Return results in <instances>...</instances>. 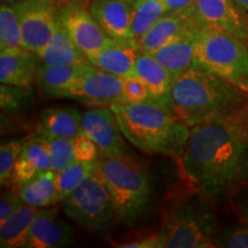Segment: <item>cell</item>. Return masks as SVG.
Instances as JSON below:
<instances>
[{
  "label": "cell",
  "instance_id": "cell-6",
  "mask_svg": "<svg viewBox=\"0 0 248 248\" xmlns=\"http://www.w3.org/2000/svg\"><path fill=\"white\" fill-rule=\"evenodd\" d=\"M194 63L248 92V46L244 40L199 28Z\"/></svg>",
  "mask_w": 248,
  "mask_h": 248
},
{
  "label": "cell",
  "instance_id": "cell-32",
  "mask_svg": "<svg viewBox=\"0 0 248 248\" xmlns=\"http://www.w3.org/2000/svg\"><path fill=\"white\" fill-rule=\"evenodd\" d=\"M75 160L83 162H97L100 157V151L94 141L88 136L80 135L74 139Z\"/></svg>",
  "mask_w": 248,
  "mask_h": 248
},
{
  "label": "cell",
  "instance_id": "cell-5",
  "mask_svg": "<svg viewBox=\"0 0 248 248\" xmlns=\"http://www.w3.org/2000/svg\"><path fill=\"white\" fill-rule=\"evenodd\" d=\"M206 199L188 188L169 201L160 231L163 248L216 247L215 218Z\"/></svg>",
  "mask_w": 248,
  "mask_h": 248
},
{
  "label": "cell",
  "instance_id": "cell-39",
  "mask_svg": "<svg viewBox=\"0 0 248 248\" xmlns=\"http://www.w3.org/2000/svg\"><path fill=\"white\" fill-rule=\"evenodd\" d=\"M234 1L244 12H248V0H234Z\"/></svg>",
  "mask_w": 248,
  "mask_h": 248
},
{
  "label": "cell",
  "instance_id": "cell-7",
  "mask_svg": "<svg viewBox=\"0 0 248 248\" xmlns=\"http://www.w3.org/2000/svg\"><path fill=\"white\" fill-rule=\"evenodd\" d=\"M61 202L68 218L89 233L106 234L117 222L109 192L95 169Z\"/></svg>",
  "mask_w": 248,
  "mask_h": 248
},
{
  "label": "cell",
  "instance_id": "cell-11",
  "mask_svg": "<svg viewBox=\"0 0 248 248\" xmlns=\"http://www.w3.org/2000/svg\"><path fill=\"white\" fill-rule=\"evenodd\" d=\"M193 18L198 28L229 33L248 44V16L234 0H195Z\"/></svg>",
  "mask_w": 248,
  "mask_h": 248
},
{
  "label": "cell",
  "instance_id": "cell-15",
  "mask_svg": "<svg viewBox=\"0 0 248 248\" xmlns=\"http://www.w3.org/2000/svg\"><path fill=\"white\" fill-rule=\"evenodd\" d=\"M140 53L142 51L136 39L109 38L104 47L90 59V62L99 69L121 78H128Z\"/></svg>",
  "mask_w": 248,
  "mask_h": 248
},
{
  "label": "cell",
  "instance_id": "cell-26",
  "mask_svg": "<svg viewBox=\"0 0 248 248\" xmlns=\"http://www.w3.org/2000/svg\"><path fill=\"white\" fill-rule=\"evenodd\" d=\"M95 162L74 160L60 171H57V200L61 202L71 192L94 172Z\"/></svg>",
  "mask_w": 248,
  "mask_h": 248
},
{
  "label": "cell",
  "instance_id": "cell-1",
  "mask_svg": "<svg viewBox=\"0 0 248 248\" xmlns=\"http://www.w3.org/2000/svg\"><path fill=\"white\" fill-rule=\"evenodd\" d=\"M241 110L190 128L179 170L186 186L203 197L226 194L248 170V136Z\"/></svg>",
  "mask_w": 248,
  "mask_h": 248
},
{
  "label": "cell",
  "instance_id": "cell-2",
  "mask_svg": "<svg viewBox=\"0 0 248 248\" xmlns=\"http://www.w3.org/2000/svg\"><path fill=\"white\" fill-rule=\"evenodd\" d=\"M248 105V92L193 63L173 80L172 111L188 128L232 116Z\"/></svg>",
  "mask_w": 248,
  "mask_h": 248
},
{
  "label": "cell",
  "instance_id": "cell-27",
  "mask_svg": "<svg viewBox=\"0 0 248 248\" xmlns=\"http://www.w3.org/2000/svg\"><path fill=\"white\" fill-rule=\"evenodd\" d=\"M22 46V30L17 12L13 5L0 7V49Z\"/></svg>",
  "mask_w": 248,
  "mask_h": 248
},
{
  "label": "cell",
  "instance_id": "cell-24",
  "mask_svg": "<svg viewBox=\"0 0 248 248\" xmlns=\"http://www.w3.org/2000/svg\"><path fill=\"white\" fill-rule=\"evenodd\" d=\"M16 191L23 202L30 206L43 208L58 203L57 200V172L46 170L26 184L18 186Z\"/></svg>",
  "mask_w": 248,
  "mask_h": 248
},
{
  "label": "cell",
  "instance_id": "cell-3",
  "mask_svg": "<svg viewBox=\"0 0 248 248\" xmlns=\"http://www.w3.org/2000/svg\"><path fill=\"white\" fill-rule=\"evenodd\" d=\"M109 109L119 121L124 137L137 150L176 160L182 156L190 128L173 113L155 102H115Z\"/></svg>",
  "mask_w": 248,
  "mask_h": 248
},
{
  "label": "cell",
  "instance_id": "cell-20",
  "mask_svg": "<svg viewBox=\"0 0 248 248\" xmlns=\"http://www.w3.org/2000/svg\"><path fill=\"white\" fill-rule=\"evenodd\" d=\"M82 115L73 107H51L40 114L35 135L75 139L82 135Z\"/></svg>",
  "mask_w": 248,
  "mask_h": 248
},
{
  "label": "cell",
  "instance_id": "cell-30",
  "mask_svg": "<svg viewBox=\"0 0 248 248\" xmlns=\"http://www.w3.org/2000/svg\"><path fill=\"white\" fill-rule=\"evenodd\" d=\"M31 95V90L21 86L1 84L0 88V104L1 109L15 111L21 109L27 104Z\"/></svg>",
  "mask_w": 248,
  "mask_h": 248
},
{
  "label": "cell",
  "instance_id": "cell-18",
  "mask_svg": "<svg viewBox=\"0 0 248 248\" xmlns=\"http://www.w3.org/2000/svg\"><path fill=\"white\" fill-rule=\"evenodd\" d=\"M192 28H198L193 18V9L183 13H167L157 20L137 42L144 53L152 54L170 40Z\"/></svg>",
  "mask_w": 248,
  "mask_h": 248
},
{
  "label": "cell",
  "instance_id": "cell-4",
  "mask_svg": "<svg viewBox=\"0 0 248 248\" xmlns=\"http://www.w3.org/2000/svg\"><path fill=\"white\" fill-rule=\"evenodd\" d=\"M95 172L109 192L117 222L132 225L146 214L152 200L147 169L131 154L100 156Z\"/></svg>",
  "mask_w": 248,
  "mask_h": 248
},
{
  "label": "cell",
  "instance_id": "cell-31",
  "mask_svg": "<svg viewBox=\"0 0 248 248\" xmlns=\"http://www.w3.org/2000/svg\"><path fill=\"white\" fill-rule=\"evenodd\" d=\"M123 97L126 102H153L144 80L133 76L124 78Z\"/></svg>",
  "mask_w": 248,
  "mask_h": 248
},
{
  "label": "cell",
  "instance_id": "cell-25",
  "mask_svg": "<svg viewBox=\"0 0 248 248\" xmlns=\"http://www.w3.org/2000/svg\"><path fill=\"white\" fill-rule=\"evenodd\" d=\"M166 14L167 9L163 0H132L130 38L138 40Z\"/></svg>",
  "mask_w": 248,
  "mask_h": 248
},
{
  "label": "cell",
  "instance_id": "cell-13",
  "mask_svg": "<svg viewBox=\"0 0 248 248\" xmlns=\"http://www.w3.org/2000/svg\"><path fill=\"white\" fill-rule=\"evenodd\" d=\"M75 243V231L69 223L58 217V208H38L24 248H59Z\"/></svg>",
  "mask_w": 248,
  "mask_h": 248
},
{
  "label": "cell",
  "instance_id": "cell-21",
  "mask_svg": "<svg viewBox=\"0 0 248 248\" xmlns=\"http://www.w3.org/2000/svg\"><path fill=\"white\" fill-rule=\"evenodd\" d=\"M85 63L75 66H51L40 62L37 70L36 84L45 97L67 99L68 90L79 75Z\"/></svg>",
  "mask_w": 248,
  "mask_h": 248
},
{
  "label": "cell",
  "instance_id": "cell-36",
  "mask_svg": "<svg viewBox=\"0 0 248 248\" xmlns=\"http://www.w3.org/2000/svg\"><path fill=\"white\" fill-rule=\"evenodd\" d=\"M195 0H163L167 13H178L188 12L193 9Z\"/></svg>",
  "mask_w": 248,
  "mask_h": 248
},
{
  "label": "cell",
  "instance_id": "cell-23",
  "mask_svg": "<svg viewBox=\"0 0 248 248\" xmlns=\"http://www.w3.org/2000/svg\"><path fill=\"white\" fill-rule=\"evenodd\" d=\"M38 208L23 203L5 222L0 223V247L18 248L27 244Z\"/></svg>",
  "mask_w": 248,
  "mask_h": 248
},
{
  "label": "cell",
  "instance_id": "cell-8",
  "mask_svg": "<svg viewBox=\"0 0 248 248\" xmlns=\"http://www.w3.org/2000/svg\"><path fill=\"white\" fill-rule=\"evenodd\" d=\"M13 6L22 30V46L39 55L55 31L59 0H20Z\"/></svg>",
  "mask_w": 248,
  "mask_h": 248
},
{
  "label": "cell",
  "instance_id": "cell-17",
  "mask_svg": "<svg viewBox=\"0 0 248 248\" xmlns=\"http://www.w3.org/2000/svg\"><path fill=\"white\" fill-rule=\"evenodd\" d=\"M89 9L105 33L113 39L130 38L132 1L91 0Z\"/></svg>",
  "mask_w": 248,
  "mask_h": 248
},
{
  "label": "cell",
  "instance_id": "cell-34",
  "mask_svg": "<svg viewBox=\"0 0 248 248\" xmlns=\"http://www.w3.org/2000/svg\"><path fill=\"white\" fill-rule=\"evenodd\" d=\"M215 245L216 247L248 248V225L221 234L218 239H215Z\"/></svg>",
  "mask_w": 248,
  "mask_h": 248
},
{
  "label": "cell",
  "instance_id": "cell-19",
  "mask_svg": "<svg viewBox=\"0 0 248 248\" xmlns=\"http://www.w3.org/2000/svg\"><path fill=\"white\" fill-rule=\"evenodd\" d=\"M199 28H192L170 40L151 55L169 71L173 79L194 63Z\"/></svg>",
  "mask_w": 248,
  "mask_h": 248
},
{
  "label": "cell",
  "instance_id": "cell-14",
  "mask_svg": "<svg viewBox=\"0 0 248 248\" xmlns=\"http://www.w3.org/2000/svg\"><path fill=\"white\" fill-rule=\"evenodd\" d=\"M40 62L38 55L23 46L0 49V82L31 90Z\"/></svg>",
  "mask_w": 248,
  "mask_h": 248
},
{
  "label": "cell",
  "instance_id": "cell-40",
  "mask_svg": "<svg viewBox=\"0 0 248 248\" xmlns=\"http://www.w3.org/2000/svg\"><path fill=\"white\" fill-rule=\"evenodd\" d=\"M20 1V0H1V4H9V5H13L15 2Z\"/></svg>",
  "mask_w": 248,
  "mask_h": 248
},
{
  "label": "cell",
  "instance_id": "cell-10",
  "mask_svg": "<svg viewBox=\"0 0 248 248\" xmlns=\"http://www.w3.org/2000/svg\"><path fill=\"white\" fill-rule=\"evenodd\" d=\"M59 17L68 35L90 61L109 40L88 8L85 0H64L59 4Z\"/></svg>",
  "mask_w": 248,
  "mask_h": 248
},
{
  "label": "cell",
  "instance_id": "cell-16",
  "mask_svg": "<svg viewBox=\"0 0 248 248\" xmlns=\"http://www.w3.org/2000/svg\"><path fill=\"white\" fill-rule=\"evenodd\" d=\"M138 77L142 79L150 90L152 101L157 104L170 113L171 106V90L173 77L159 61L148 53H140L130 77Z\"/></svg>",
  "mask_w": 248,
  "mask_h": 248
},
{
  "label": "cell",
  "instance_id": "cell-33",
  "mask_svg": "<svg viewBox=\"0 0 248 248\" xmlns=\"http://www.w3.org/2000/svg\"><path fill=\"white\" fill-rule=\"evenodd\" d=\"M114 247L119 248H163V241L160 232H152V233H142L135 238L123 241L113 243Z\"/></svg>",
  "mask_w": 248,
  "mask_h": 248
},
{
  "label": "cell",
  "instance_id": "cell-35",
  "mask_svg": "<svg viewBox=\"0 0 248 248\" xmlns=\"http://www.w3.org/2000/svg\"><path fill=\"white\" fill-rule=\"evenodd\" d=\"M24 202L17 191H6L0 199V223L5 222Z\"/></svg>",
  "mask_w": 248,
  "mask_h": 248
},
{
  "label": "cell",
  "instance_id": "cell-9",
  "mask_svg": "<svg viewBox=\"0 0 248 248\" xmlns=\"http://www.w3.org/2000/svg\"><path fill=\"white\" fill-rule=\"evenodd\" d=\"M124 78L113 75L88 62L68 90L67 99L90 107H108L124 101Z\"/></svg>",
  "mask_w": 248,
  "mask_h": 248
},
{
  "label": "cell",
  "instance_id": "cell-38",
  "mask_svg": "<svg viewBox=\"0 0 248 248\" xmlns=\"http://www.w3.org/2000/svg\"><path fill=\"white\" fill-rule=\"evenodd\" d=\"M241 117H243L244 124H245V129H246L247 136H248V105L246 107L241 110Z\"/></svg>",
  "mask_w": 248,
  "mask_h": 248
},
{
  "label": "cell",
  "instance_id": "cell-28",
  "mask_svg": "<svg viewBox=\"0 0 248 248\" xmlns=\"http://www.w3.org/2000/svg\"><path fill=\"white\" fill-rule=\"evenodd\" d=\"M39 136V135H37ZM47 147L49 159H51V170L60 171L67 164L75 160V148L74 139L53 137V136H39Z\"/></svg>",
  "mask_w": 248,
  "mask_h": 248
},
{
  "label": "cell",
  "instance_id": "cell-42",
  "mask_svg": "<svg viewBox=\"0 0 248 248\" xmlns=\"http://www.w3.org/2000/svg\"><path fill=\"white\" fill-rule=\"evenodd\" d=\"M129 1H132V0H129Z\"/></svg>",
  "mask_w": 248,
  "mask_h": 248
},
{
  "label": "cell",
  "instance_id": "cell-29",
  "mask_svg": "<svg viewBox=\"0 0 248 248\" xmlns=\"http://www.w3.org/2000/svg\"><path fill=\"white\" fill-rule=\"evenodd\" d=\"M27 139L2 141L0 147V183L1 187L14 186V167Z\"/></svg>",
  "mask_w": 248,
  "mask_h": 248
},
{
  "label": "cell",
  "instance_id": "cell-41",
  "mask_svg": "<svg viewBox=\"0 0 248 248\" xmlns=\"http://www.w3.org/2000/svg\"><path fill=\"white\" fill-rule=\"evenodd\" d=\"M62 1H64V0H59V4H60V2H62Z\"/></svg>",
  "mask_w": 248,
  "mask_h": 248
},
{
  "label": "cell",
  "instance_id": "cell-12",
  "mask_svg": "<svg viewBox=\"0 0 248 248\" xmlns=\"http://www.w3.org/2000/svg\"><path fill=\"white\" fill-rule=\"evenodd\" d=\"M82 135L97 144L100 156L130 154L126 138L116 116L108 107H92L82 115Z\"/></svg>",
  "mask_w": 248,
  "mask_h": 248
},
{
  "label": "cell",
  "instance_id": "cell-22",
  "mask_svg": "<svg viewBox=\"0 0 248 248\" xmlns=\"http://www.w3.org/2000/svg\"><path fill=\"white\" fill-rule=\"evenodd\" d=\"M38 57L43 63L51 66H75L89 62L88 59L71 40L68 32L58 17L55 31L48 44Z\"/></svg>",
  "mask_w": 248,
  "mask_h": 248
},
{
  "label": "cell",
  "instance_id": "cell-37",
  "mask_svg": "<svg viewBox=\"0 0 248 248\" xmlns=\"http://www.w3.org/2000/svg\"><path fill=\"white\" fill-rule=\"evenodd\" d=\"M240 216L245 222V224L248 225V198L240 206Z\"/></svg>",
  "mask_w": 248,
  "mask_h": 248
}]
</instances>
